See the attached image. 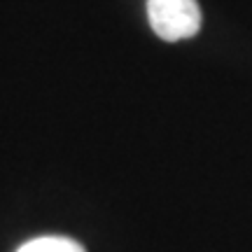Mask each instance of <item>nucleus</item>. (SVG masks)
Masks as SVG:
<instances>
[{"label":"nucleus","mask_w":252,"mask_h":252,"mask_svg":"<svg viewBox=\"0 0 252 252\" xmlns=\"http://www.w3.org/2000/svg\"><path fill=\"white\" fill-rule=\"evenodd\" d=\"M17 252H84V248L80 243H75L72 238L42 236V238H35V241H28Z\"/></svg>","instance_id":"obj_2"},{"label":"nucleus","mask_w":252,"mask_h":252,"mask_svg":"<svg viewBox=\"0 0 252 252\" xmlns=\"http://www.w3.org/2000/svg\"><path fill=\"white\" fill-rule=\"evenodd\" d=\"M147 19L152 31L166 42L194 37L201 28L196 0H147Z\"/></svg>","instance_id":"obj_1"}]
</instances>
